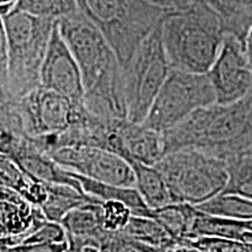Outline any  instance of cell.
<instances>
[{"label":"cell","instance_id":"obj_1","mask_svg":"<svg viewBox=\"0 0 252 252\" xmlns=\"http://www.w3.org/2000/svg\"><path fill=\"white\" fill-rule=\"evenodd\" d=\"M58 23L81 69L89 112L105 121L127 119L124 71L108 39L80 12Z\"/></svg>","mask_w":252,"mask_h":252},{"label":"cell","instance_id":"obj_2","mask_svg":"<svg viewBox=\"0 0 252 252\" xmlns=\"http://www.w3.org/2000/svg\"><path fill=\"white\" fill-rule=\"evenodd\" d=\"M165 156L195 150L228 162L252 154V94L231 104H213L163 132Z\"/></svg>","mask_w":252,"mask_h":252},{"label":"cell","instance_id":"obj_3","mask_svg":"<svg viewBox=\"0 0 252 252\" xmlns=\"http://www.w3.org/2000/svg\"><path fill=\"white\" fill-rule=\"evenodd\" d=\"M56 19L12 11L1 17V103L17 102L41 87Z\"/></svg>","mask_w":252,"mask_h":252},{"label":"cell","instance_id":"obj_4","mask_svg":"<svg viewBox=\"0 0 252 252\" xmlns=\"http://www.w3.org/2000/svg\"><path fill=\"white\" fill-rule=\"evenodd\" d=\"M161 36L172 69L208 74L220 54L225 31L210 8L190 0L163 19Z\"/></svg>","mask_w":252,"mask_h":252},{"label":"cell","instance_id":"obj_5","mask_svg":"<svg viewBox=\"0 0 252 252\" xmlns=\"http://www.w3.org/2000/svg\"><path fill=\"white\" fill-rule=\"evenodd\" d=\"M86 103L39 87L17 102L1 103V130L31 139L56 137L91 123Z\"/></svg>","mask_w":252,"mask_h":252},{"label":"cell","instance_id":"obj_6","mask_svg":"<svg viewBox=\"0 0 252 252\" xmlns=\"http://www.w3.org/2000/svg\"><path fill=\"white\" fill-rule=\"evenodd\" d=\"M78 12L94 25L117 53L124 70L140 43L171 11L146 0H76Z\"/></svg>","mask_w":252,"mask_h":252},{"label":"cell","instance_id":"obj_7","mask_svg":"<svg viewBox=\"0 0 252 252\" xmlns=\"http://www.w3.org/2000/svg\"><path fill=\"white\" fill-rule=\"evenodd\" d=\"M156 166L165 178L173 203L197 207L222 194L228 182L225 161L195 150L166 154Z\"/></svg>","mask_w":252,"mask_h":252},{"label":"cell","instance_id":"obj_8","mask_svg":"<svg viewBox=\"0 0 252 252\" xmlns=\"http://www.w3.org/2000/svg\"><path fill=\"white\" fill-rule=\"evenodd\" d=\"M171 69L163 47L160 25L140 43L123 70L128 121L145 122Z\"/></svg>","mask_w":252,"mask_h":252},{"label":"cell","instance_id":"obj_9","mask_svg":"<svg viewBox=\"0 0 252 252\" xmlns=\"http://www.w3.org/2000/svg\"><path fill=\"white\" fill-rule=\"evenodd\" d=\"M215 103L216 94L208 74L171 69L144 124L163 133L191 113Z\"/></svg>","mask_w":252,"mask_h":252},{"label":"cell","instance_id":"obj_10","mask_svg":"<svg viewBox=\"0 0 252 252\" xmlns=\"http://www.w3.org/2000/svg\"><path fill=\"white\" fill-rule=\"evenodd\" d=\"M67 171L103 184L134 187L133 169L124 158L98 147H62L49 154Z\"/></svg>","mask_w":252,"mask_h":252},{"label":"cell","instance_id":"obj_11","mask_svg":"<svg viewBox=\"0 0 252 252\" xmlns=\"http://www.w3.org/2000/svg\"><path fill=\"white\" fill-rule=\"evenodd\" d=\"M217 104H231L252 94V65L245 43L225 34L220 54L208 71Z\"/></svg>","mask_w":252,"mask_h":252},{"label":"cell","instance_id":"obj_12","mask_svg":"<svg viewBox=\"0 0 252 252\" xmlns=\"http://www.w3.org/2000/svg\"><path fill=\"white\" fill-rule=\"evenodd\" d=\"M104 150L118 154L126 161L156 166L165 156L163 135L144 123L128 119L113 122L105 134Z\"/></svg>","mask_w":252,"mask_h":252},{"label":"cell","instance_id":"obj_13","mask_svg":"<svg viewBox=\"0 0 252 252\" xmlns=\"http://www.w3.org/2000/svg\"><path fill=\"white\" fill-rule=\"evenodd\" d=\"M0 139L1 156L17 163L33 179L43 184L67 185L84 191L80 181L70 172L55 162L49 154L39 149L30 138L1 130Z\"/></svg>","mask_w":252,"mask_h":252},{"label":"cell","instance_id":"obj_14","mask_svg":"<svg viewBox=\"0 0 252 252\" xmlns=\"http://www.w3.org/2000/svg\"><path fill=\"white\" fill-rule=\"evenodd\" d=\"M41 87L64 94L75 102L84 103L86 98L81 69L63 39L58 20L41 69Z\"/></svg>","mask_w":252,"mask_h":252},{"label":"cell","instance_id":"obj_15","mask_svg":"<svg viewBox=\"0 0 252 252\" xmlns=\"http://www.w3.org/2000/svg\"><path fill=\"white\" fill-rule=\"evenodd\" d=\"M0 197V234L1 248L23 244L47 219L40 207H35L14 191L1 186Z\"/></svg>","mask_w":252,"mask_h":252},{"label":"cell","instance_id":"obj_16","mask_svg":"<svg viewBox=\"0 0 252 252\" xmlns=\"http://www.w3.org/2000/svg\"><path fill=\"white\" fill-rule=\"evenodd\" d=\"M102 202L97 201L77 207L61 220L67 232L68 244L99 250L102 242L110 234L103 225Z\"/></svg>","mask_w":252,"mask_h":252},{"label":"cell","instance_id":"obj_17","mask_svg":"<svg viewBox=\"0 0 252 252\" xmlns=\"http://www.w3.org/2000/svg\"><path fill=\"white\" fill-rule=\"evenodd\" d=\"M213 237L252 243L251 220H232L213 216L198 210L189 238Z\"/></svg>","mask_w":252,"mask_h":252},{"label":"cell","instance_id":"obj_18","mask_svg":"<svg viewBox=\"0 0 252 252\" xmlns=\"http://www.w3.org/2000/svg\"><path fill=\"white\" fill-rule=\"evenodd\" d=\"M210 8L222 21L225 34L245 43L252 28V0H194Z\"/></svg>","mask_w":252,"mask_h":252},{"label":"cell","instance_id":"obj_19","mask_svg":"<svg viewBox=\"0 0 252 252\" xmlns=\"http://www.w3.org/2000/svg\"><path fill=\"white\" fill-rule=\"evenodd\" d=\"M69 172L80 181L84 193L97 197L100 201H119L130 208L134 216L152 217L153 219V209L147 206L135 187H123V186L103 184V182L94 181L93 179L86 178L77 173Z\"/></svg>","mask_w":252,"mask_h":252},{"label":"cell","instance_id":"obj_20","mask_svg":"<svg viewBox=\"0 0 252 252\" xmlns=\"http://www.w3.org/2000/svg\"><path fill=\"white\" fill-rule=\"evenodd\" d=\"M46 187L48 196L40 208L46 219L52 222L61 223V220L77 207L100 201L97 197L67 185L46 184Z\"/></svg>","mask_w":252,"mask_h":252},{"label":"cell","instance_id":"obj_21","mask_svg":"<svg viewBox=\"0 0 252 252\" xmlns=\"http://www.w3.org/2000/svg\"><path fill=\"white\" fill-rule=\"evenodd\" d=\"M0 175L1 186L13 189L33 206L41 207L46 202L48 196L46 184L33 179L17 163L2 156L0 157Z\"/></svg>","mask_w":252,"mask_h":252},{"label":"cell","instance_id":"obj_22","mask_svg":"<svg viewBox=\"0 0 252 252\" xmlns=\"http://www.w3.org/2000/svg\"><path fill=\"white\" fill-rule=\"evenodd\" d=\"M128 163L134 173V187L151 209H158L173 203L165 178L157 166L144 165L137 161H128Z\"/></svg>","mask_w":252,"mask_h":252},{"label":"cell","instance_id":"obj_23","mask_svg":"<svg viewBox=\"0 0 252 252\" xmlns=\"http://www.w3.org/2000/svg\"><path fill=\"white\" fill-rule=\"evenodd\" d=\"M198 214L195 206L188 203H169L153 209V219L161 224L171 237L178 243L189 238L194 220Z\"/></svg>","mask_w":252,"mask_h":252},{"label":"cell","instance_id":"obj_24","mask_svg":"<svg viewBox=\"0 0 252 252\" xmlns=\"http://www.w3.org/2000/svg\"><path fill=\"white\" fill-rule=\"evenodd\" d=\"M121 234L165 250L176 243L166 229L152 217L133 215Z\"/></svg>","mask_w":252,"mask_h":252},{"label":"cell","instance_id":"obj_25","mask_svg":"<svg viewBox=\"0 0 252 252\" xmlns=\"http://www.w3.org/2000/svg\"><path fill=\"white\" fill-rule=\"evenodd\" d=\"M200 212L232 220H252V200L232 194H220L196 207Z\"/></svg>","mask_w":252,"mask_h":252},{"label":"cell","instance_id":"obj_26","mask_svg":"<svg viewBox=\"0 0 252 252\" xmlns=\"http://www.w3.org/2000/svg\"><path fill=\"white\" fill-rule=\"evenodd\" d=\"M228 182L222 194H232L252 200V154L226 162Z\"/></svg>","mask_w":252,"mask_h":252},{"label":"cell","instance_id":"obj_27","mask_svg":"<svg viewBox=\"0 0 252 252\" xmlns=\"http://www.w3.org/2000/svg\"><path fill=\"white\" fill-rule=\"evenodd\" d=\"M13 11H23L58 20L78 13V7L76 0H19Z\"/></svg>","mask_w":252,"mask_h":252},{"label":"cell","instance_id":"obj_28","mask_svg":"<svg viewBox=\"0 0 252 252\" xmlns=\"http://www.w3.org/2000/svg\"><path fill=\"white\" fill-rule=\"evenodd\" d=\"M99 252H166V250L131 238L121 232H110L100 244Z\"/></svg>","mask_w":252,"mask_h":252},{"label":"cell","instance_id":"obj_29","mask_svg":"<svg viewBox=\"0 0 252 252\" xmlns=\"http://www.w3.org/2000/svg\"><path fill=\"white\" fill-rule=\"evenodd\" d=\"M133 216L131 209L119 201H103L102 220L104 229L109 232H121Z\"/></svg>","mask_w":252,"mask_h":252},{"label":"cell","instance_id":"obj_30","mask_svg":"<svg viewBox=\"0 0 252 252\" xmlns=\"http://www.w3.org/2000/svg\"><path fill=\"white\" fill-rule=\"evenodd\" d=\"M191 242L196 248L208 252H252V243L234 239L200 237Z\"/></svg>","mask_w":252,"mask_h":252},{"label":"cell","instance_id":"obj_31","mask_svg":"<svg viewBox=\"0 0 252 252\" xmlns=\"http://www.w3.org/2000/svg\"><path fill=\"white\" fill-rule=\"evenodd\" d=\"M67 242V232L61 223L47 220L23 244H61Z\"/></svg>","mask_w":252,"mask_h":252},{"label":"cell","instance_id":"obj_32","mask_svg":"<svg viewBox=\"0 0 252 252\" xmlns=\"http://www.w3.org/2000/svg\"><path fill=\"white\" fill-rule=\"evenodd\" d=\"M67 249L68 242L61 244H20L1 248V252H64Z\"/></svg>","mask_w":252,"mask_h":252},{"label":"cell","instance_id":"obj_33","mask_svg":"<svg viewBox=\"0 0 252 252\" xmlns=\"http://www.w3.org/2000/svg\"><path fill=\"white\" fill-rule=\"evenodd\" d=\"M150 4L158 7L166 9V11H179L184 9L185 7L190 4V0H146Z\"/></svg>","mask_w":252,"mask_h":252},{"label":"cell","instance_id":"obj_34","mask_svg":"<svg viewBox=\"0 0 252 252\" xmlns=\"http://www.w3.org/2000/svg\"><path fill=\"white\" fill-rule=\"evenodd\" d=\"M166 252H204L201 249L195 247L190 238H185L175 243L173 247L167 249Z\"/></svg>","mask_w":252,"mask_h":252},{"label":"cell","instance_id":"obj_35","mask_svg":"<svg viewBox=\"0 0 252 252\" xmlns=\"http://www.w3.org/2000/svg\"><path fill=\"white\" fill-rule=\"evenodd\" d=\"M19 0H0V14L6 15L15 8Z\"/></svg>","mask_w":252,"mask_h":252},{"label":"cell","instance_id":"obj_36","mask_svg":"<svg viewBox=\"0 0 252 252\" xmlns=\"http://www.w3.org/2000/svg\"><path fill=\"white\" fill-rule=\"evenodd\" d=\"M64 252H99V250L94 248H80L68 244V249Z\"/></svg>","mask_w":252,"mask_h":252}]
</instances>
